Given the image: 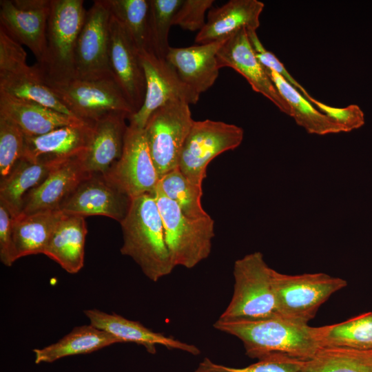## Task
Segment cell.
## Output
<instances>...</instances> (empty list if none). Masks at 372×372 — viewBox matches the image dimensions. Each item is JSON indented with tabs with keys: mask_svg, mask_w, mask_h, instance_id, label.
<instances>
[{
	"mask_svg": "<svg viewBox=\"0 0 372 372\" xmlns=\"http://www.w3.org/2000/svg\"><path fill=\"white\" fill-rule=\"evenodd\" d=\"M213 326L238 338L245 354L252 359L281 353L307 360L322 347V327H311L281 316L254 321L218 319Z\"/></svg>",
	"mask_w": 372,
	"mask_h": 372,
	"instance_id": "obj_1",
	"label": "cell"
},
{
	"mask_svg": "<svg viewBox=\"0 0 372 372\" xmlns=\"http://www.w3.org/2000/svg\"><path fill=\"white\" fill-rule=\"evenodd\" d=\"M120 224L123 240L121 254L132 258L152 282L172 272L176 267L165 242L161 216L152 193L132 198Z\"/></svg>",
	"mask_w": 372,
	"mask_h": 372,
	"instance_id": "obj_2",
	"label": "cell"
},
{
	"mask_svg": "<svg viewBox=\"0 0 372 372\" xmlns=\"http://www.w3.org/2000/svg\"><path fill=\"white\" fill-rule=\"evenodd\" d=\"M275 269L255 251L234 265L231 299L218 318L223 321H254L280 316L274 289Z\"/></svg>",
	"mask_w": 372,
	"mask_h": 372,
	"instance_id": "obj_3",
	"label": "cell"
},
{
	"mask_svg": "<svg viewBox=\"0 0 372 372\" xmlns=\"http://www.w3.org/2000/svg\"><path fill=\"white\" fill-rule=\"evenodd\" d=\"M83 0H51L41 63L33 66L43 82L75 78L74 51L86 10Z\"/></svg>",
	"mask_w": 372,
	"mask_h": 372,
	"instance_id": "obj_4",
	"label": "cell"
},
{
	"mask_svg": "<svg viewBox=\"0 0 372 372\" xmlns=\"http://www.w3.org/2000/svg\"><path fill=\"white\" fill-rule=\"evenodd\" d=\"M164 228L165 242L175 267L192 269L207 259L214 237V220L209 215L199 218L186 216L163 192L158 183L152 192Z\"/></svg>",
	"mask_w": 372,
	"mask_h": 372,
	"instance_id": "obj_5",
	"label": "cell"
},
{
	"mask_svg": "<svg viewBox=\"0 0 372 372\" xmlns=\"http://www.w3.org/2000/svg\"><path fill=\"white\" fill-rule=\"evenodd\" d=\"M347 282L324 273L288 275L275 271L274 289L281 317L309 324L320 306Z\"/></svg>",
	"mask_w": 372,
	"mask_h": 372,
	"instance_id": "obj_6",
	"label": "cell"
},
{
	"mask_svg": "<svg viewBox=\"0 0 372 372\" xmlns=\"http://www.w3.org/2000/svg\"><path fill=\"white\" fill-rule=\"evenodd\" d=\"M242 127L210 119L194 121L180 152L178 168L192 183L202 187L209 163L242 142Z\"/></svg>",
	"mask_w": 372,
	"mask_h": 372,
	"instance_id": "obj_7",
	"label": "cell"
},
{
	"mask_svg": "<svg viewBox=\"0 0 372 372\" xmlns=\"http://www.w3.org/2000/svg\"><path fill=\"white\" fill-rule=\"evenodd\" d=\"M194 121L189 105L184 101L169 103L149 117L143 130L159 179L178 168L181 149Z\"/></svg>",
	"mask_w": 372,
	"mask_h": 372,
	"instance_id": "obj_8",
	"label": "cell"
},
{
	"mask_svg": "<svg viewBox=\"0 0 372 372\" xmlns=\"http://www.w3.org/2000/svg\"><path fill=\"white\" fill-rule=\"evenodd\" d=\"M43 83L81 119L94 121L112 112H125L130 116L134 114L113 76Z\"/></svg>",
	"mask_w": 372,
	"mask_h": 372,
	"instance_id": "obj_9",
	"label": "cell"
},
{
	"mask_svg": "<svg viewBox=\"0 0 372 372\" xmlns=\"http://www.w3.org/2000/svg\"><path fill=\"white\" fill-rule=\"evenodd\" d=\"M139 57L146 80L142 107L129 118V125L143 129L149 117L159 107L174 101L196 104L200 94L185 84L166 59L152 51L140 50Z\"/></svg>",
	"mask_w": 372,
	"mask_h": 372,
	"instance_id": "obj_10",
	"label": "cell"
},
{
	"mask_svg": "<svg viewBox=\"0 0 372 372\" xmlns=\"http://www.w3.org/2000/svg\"><path fill=\"white\" fill-rule=\"evenodd\" d=\"M110 11L104 0L86 10L74 51L75 78L113 76L109 59Z\"/></svg>",
	"mask_w": 372,
	"mask_h": 372,
	"instance_id": "obj_11",
	"label": "cell"
},
{
	"mask_svg": "<svg viewBox=\"0 0 372 372\" xmlns=\"http://www.w3.org/2000/svg\"><path fill=\"white\" fill-rule=\"evenodd\" d=\"M105 176L131 199L154 191L159 176L143 129L128 125L122 155Z\"/></svg>",
	"mask_w": 372,
	"mask_h": 372,
	"instance_id": "obj_12",
	"label": "cell"
},
{
	"mask_svg": "<svg viewBox=\"0 0 372 372\" xmlns=\"http://www.w3.org/2000/svg\"><path fill=\"white\" fill-rule=\"evenodd\" d=\"M131 198L105 175L87 176L63 201L59 209L65 214L83 217L103 216L121 223Z\"/></svg>",
	"mask_w": 372,
	"mask_h": 372,
	"instance_id": "obj_13",
	"label": "cell"
},
{
	"mask_svg": "<svg viewBox=\"0 0 372 372\" xmlns=\"http://www.w3.org/2000/svg\"><path fill=\"white\" fill-rule=\"evenodd\" d=\"M51 0H1L0 27L12 39L43 59Z\"/></svg>",
	"mask_w": 372,
	"mask_h": 372,
	"instance_id": "obj_14",
	"label": "cell"
},
{
	"mask_svg": "<svg viewBox=\"0 0 372 372\" xmlns=\"http://www.w3.org/2000/svg\"><path fill=\"white\" fill-rule=\"evenodd\" d=\"M109 59L112 76L134 114L142 107L145 100V73L139 50L121 23L112 14L110 21Z\"/></svg>",
	"mask_w": 372,
	"mask_h": 372,
	"instance_id": "obj_15",
	"label": "cell"
},
{
	"mask_svg": "<svg viewBox=\"0 0 372 372\" xmlns=\"http://www.w3.org/2000/svg\"><path fill=\"white\" fill-rule=\"evenodd\" d=\"M219 68L229 67L242 75L252 90L261 94L280 111L290 116V107L278 92L267 72L257 59L246 28L228 38L217 53Z\"/></svg>",
	"mask_w": 372,
	"mask_h": 372,
	"instance_id": "obj_16",
	"label": "cell"
},
{
	"mask_svg": "<svg viewBox=\"0 0 372 372\" xmlns=\"http://www.w3.org/2000/svg\"><path fill=\"white\" fill-rule=\"evenodd\" d=\"M130 115L112 112L93 121L87 149L79 156L85 171L105 175L121 158Z\"/></svg>",
	"mask_w": 372,
	"mask_h": 372,
	"instance_id": "obj_17",
	"label": "cell"
},
{
	"mask_svg": "<svg viewBox=\"0 0 372 372\" xmlns=\"http://www.w3.org/2000/svg\"><path fill=\"white\" fill-rule=\"evenodd\" d=\"M90 324L116 338L119 343L133 342L143 346L149 353L156 352V345L180 350L192 355L200 353L195 345L155 332L138 321L127 319L115 313H107L96 309L84 311Z\"/></svg>",
	"mask_w": 372,
	"mask_h": 372,
	"instance_id": "obj_18",
	"label": "cell"
},
{
	"mask_svg": "<svg viewBox=\"0 0 372 372\" xmlns=\"http://www.w3.org/2000/svg\"><path fill=\"white\" fill-rule=\"evenodd\" d=\"M93 121L57 128L38 136H25L22 159L32 162L65 161L87 149Z\"/></svg>",
	"mask_w": 372,
	"mask_h": 372,
	"instance_id": "obj_19",
	"label": "cell"
},
{
	"mask_svg": "<svg viewBox=\"0 0 372 372\" xmlns=\"http://www.w3.org/2000/svg\"><path fill=\"white\" fill-rule=\"evenodd\" d=\"M226 40L185 48L171 47L166 61L180 79L200 95L218 76L217 53Z\"/></svg>",
	"mask_w": 372,
	"mask_h": 372,
	"instance_id": "obj_20",
	"label": "cell"
},
{
	"mask_svg": "<svg viewBox=\"0 0 372 372\" xmlns=\"http://www.w3.org/2000/svg\"><path fill=\"white\" fill-rule=\"evenodd\" d=\"M88 175L79 156L63 162L43 183L25 194L20 214L59 209L63 201Z\"/></svg>",
	"mask_w": 372,
	"mask_h": 372,
	"instance_id": "obj_21",
	"label": "cell"
},
{
	"mask_svg": "<svg viewBox=\"0 0 372 372\" xmlns=\"http://www.w3.org/2000/svg\"><path fill=\"white\" fill-rule=\"evenodd\" d=\"M265 4L258 0H230L211 8L204 27L197 33V44L226 40L242 28L256 30Z\"/></svg>",
	"mask_w": 372,
	"mask_h": 372,
	"instance_id": "obj_22",
	"label": "cell"
},
{
	"mask_svg": "<svg viewBox=\"0 0 372 372\" xmlns=\"http://www.w3.org/2000/svg\"><path fill=\"white\" fill-rule=\"evenodd\" d=\"M0 115L14 123L25 136H38L59 127L86 121L68 116L35 102L20 99L0 92Z\"/></svg>",
	"mask_w": 372,
	"mask_h": 372,
	"instance_id": "obj_23",
	"label": "cell"
},
{
	"mask_svg": "<svg viewBox=\"0 0 372 372\" xmlns=\"http://www.w3.org/2000/svg\"><path fill=\"white\" fill-rule=\"evenodd\" d=\"M87 232L85 217L64 214L43 254L68 273H78L84 265Z\"/></svg>",
	"mask_w": 372,
	"mask_h": 372,
	"instance_id": "obj_24",
	"label": "cell"
},
{
	"mask_svg": "<svg viewBox=\"0 0 372 372\" xmlns=\"http://www.w3.org/2000/svg\"><path fill=\"white\" fill-rule=\"evenodd\" d=\"M60 209L19 214L12 219V238L16 259L44 253L63 216Z\"/></svg>",
	"mask_w": 372,
	"mask_h": 372,
	"instance_id": "obj_25",
	"label": "cell"
},
{
	"mask_svg": "<svg viewBox=\"0 0 372 372\" xmlns=\"http://www.w3.org/2000/svg\"><path fill=\"white\" fill-rule=\"evenodd\" d=\"M65 161L32 162L21 158L18 161L0 183V202L12 218L21 212L25 194L43 183L54 168Z\"/></svg>",
	"mask_w": 372,
	"mask_h": 372,
	"instance_id": "obj_26",
	"label": "cell"
},
{
	"mask_svg": "<svg viewBox=\"0 0 372 372\" xmlns=\"http://www.w3.org/2000/svg\"><path fill=\"white\" fill-rule=\"evenodd\" d=\"M116 343H119L116 338L90 324L78 326L56 342L33 349L34 362L51 363L67 356L93 353Z\"/></svg>",
	"mask_w": 372,
	"mask_h": 372,
	"instance_id": "obj_27",
	"label": "cell"
},
{
	"mask_svg": "<svg viewBox=\"0 0 372 372\" xmlns=\"http://www.w3.org/2000/svg\"><path fill=\"white\" fill-rule=\"evenodd\" d=\"M266 69L278 92L289 105L290 116L298 125L311 134L326 135L344 132L336 121L314 107L310 101L282 76L273 70Z\"/></svg>",
	"mask_w": 372,
	"mask_h": 372,
	"instance_id": "obj_28",
	"label": "cell"
},
{
	"mask_svg": "<svg viewBox=\"0 0 372 372\" xmlns=\"http://www.w3.org/2000/svg\"><path fill=\"white\" fill-rule=\"evenodd\" d=\"M0 92L35 102L60 113L76 117L40 79L37 70L19 74L0 73ZM78 118V117H77Z\"/></svg>",
	"mask_w": 372,
	"mask_h": 372,
	"instance_id": "obj_29",
	"label": "cell"
},
{
	"mask_svg": "<svg viewBox=\"0 0 372 372\" xmlns=\"http://www.w3.org/2000/svg\"><path fill=\"white\" fill-rule=\"evenodd\" d=\"M300 372H372V350L322 347Z\"/></svg>",
	"mask_w": 372,
	"mask_h": 372,
	"instance_id": "obj_30",
	"label": "cell"
},
{
	"mask_svg": "<svg viewBox=\"0 0 372 372\" xmlns=\"http://www.w3.org/2000/svg\"><path fill=\"white\" fill-rule=\"evenodd\" d=\"M322 347L372 350V311L322 327Z\"/></svg>",
	"mask_w": 372,
	"mask_h": 372,
	"instance_id": "obj_31",
	"label": "cell"
},
{
	"mask_svg": "<svg viewBox=\"0 0 372 372\" xmlns=\"http://www.w3.org/2000/svg\"><path fill=\"white\" fill-rule=\"evenodd\" d=\"M104 2L138 50L152 51L149 33V0H104Z\"/></svg>",
	"mask_w": 372,
	"mask_h": 372,
	"instance_id": "obj_32",
	"label": "cell"
},
{
	"mask_svg": "<svg viewBox=\"0 0 372 372\" xmlns=\"http://www.w3.org/2000/svg\"><path fill=\"white\" fill-rule=\"evenodd\" d=\"M158 185L186 216L199 218L209 216L201 204L203 187L191 183L178 168L161 177Z\"/></svg>",
	"mask_w": 372,
	"mask_h": 372,
	"instance_id": "obj_33",
	"label": "cell"
},
{
	"mask_svg": "<svg viewBox=\"0 0 372 372\" xmlns=\"http://www.w3.org/2000/svg\"><path fill=\"white\" fill-rule=\"evenodd\" d=\"M183 0H149V33L152 52L166 59L171 48L168 37L174 17Z\"/></svg>",
	"mask_w": 372,
	"mask_h": 372,
	"instance_id": "obj_34",
	"label": "cell"
},
{
	"mask_svg": "<svg viewBox=\"0 0 372 372\" xmlns=\"http://www.w3.org/2000/svg\"><path fill=\"white\" fill-rule=\"evenodd\" d=\"M304 360L281 353H273L242 368L216 364L205 358L194 372H300Z\"/></svg>",
	"mask_w": 372,
	"mask_h": 372,
	"instance_id": "obj_35",
	"label": "cell"
},
{
	"mask_svg": "<svg viewBox=\"0 0 372 372\" xmlns=\"http://www.w3.org/2000/svg\"><path fill=\"white\" fill-rule=\"evenodd\" d=\"M25 135L9 118L0 115V176L6 178L21 159Z\"/></svg>",
	"mask_w": 372,
	"mask_h": 372,
	"instance_id": "obj_36",
	"label": "cell"
},
{
	"mask_svg": "<svg viewBox=\"0 0 372 372\" xmlns=\"http://www.w3.org/2000/svg\"><path fill=\"white\" fill-rule=\"evenodd\" d=\"M27 54L19 42L0 27V73L19 74L30 71Z\"/></svg>",
	"mask_w": 372,
	"mask_h": 372,
	"instance_id": "obj_37",
	"label": "cell"
},
{
	"mask_svg": "<svg viewBox=\"0 0 372 372\" xmlns=\"http://www.w3.org/2000/svg\"><path fill=\"white\" fill-rule=\"evenodd\" d=\"M214 2L213 0H183L174 17L172 25L198 32L205 25V13L211 8Z\"/></svg>",
	"mask_w": 372,
	"mask_h": 372,
	"instance_id": "obj_38",
	"label": "cell"
},
{
	"mask_svg": "<svg viewBox=\"0 0 372 372\" xmlns=\"http://www.w3.org/2000/svg\"><path fill=\"white\" fill-rule=\"evenodd\" d=\"M247 32L255 54L260 63L265 68L273 70L282 76L311 102L313 97L289 74L279 59L272 52L265 48L257 35L256 31L247 30Z\"/></svg>",
	"mask_w": 372,
	"mask_h": 372,
	"instance_id": "obj_39",
	"label": "cell"
},
{
	"mask_svg": "<svg viewBox=\"0 0 372 372\" xmlns=\"http://www.w3.org/2000/svg\"><path fill=\"white\" fill-rule=\"evenodd\" d=\"M311 103L322 113L336 121L344 132L358 129L365 123L364 114L357 105H350L345 107H335L313 99Z\"/></svg>",
	"mask_w": 372,
	"mask_h": 372,
	"instance_id": "obj_40",
	"label": "cell"
},
{
	"mask_svg": "<svg viewBox=\"0 0 372 372\" xmlns=\"http://www.w3.org/2000/svg\"><path fill=\"white\" fill-rule=\"evenodd\" d=\"M12 216L6 207L0 202V260L10 267L17 260L12 238Z\"/></svg>",
	"mask_w": 372,
	"mask_h": 372,
	"instance_id": "obj_41",
	"label": "cell"
}]
</instances>
